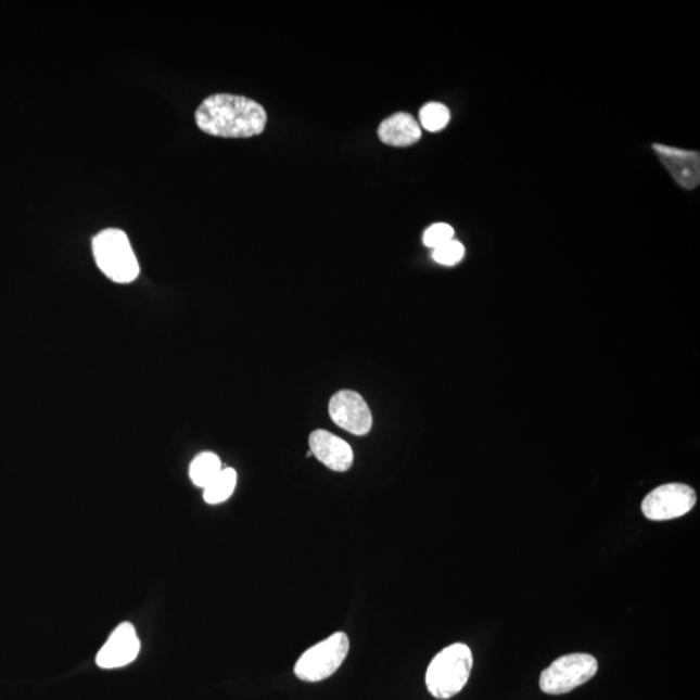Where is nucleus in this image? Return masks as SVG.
Instances as JSON below:
<instances>
[{
    "instance_id": "f257e3e1",
    "label": "nucleus",
    "mask_w": 700,
    "mask_h": 700,
    "mask_svg": "<svg viewBox=\"0 0 700 700\" xmlns=\"http://www.w3.org/2000/svg\"><path fill=\"white\" fill-rule=\"evenodd\" d=\"M199 129L222 138H251L265 130L268 115L255 100L217 93L206 98L195 113Z\"/></svg>"
},
{
    "instance_id": "f03ea898",
    "label": "nucleus",
    "mask_w": 700,
    "mask_h": 700,
    "mask_svg": "<svg viewBox=\"0 0 700 700\" xmlns=\"http://www.w3.org/2000/svg\"><path fill=\"white\" fill-rule=\"evenodd\" d=\"M472 652L464 644L440 651L427 670V689L437 699H449L461 692L472 670Z\"/></svg>"
},
{
    "instance_id": "7ed1b4c3",
    "label": "nucleus",
    "mask_w": 700,
    "mask_h": 700,
    "mask_svg": "<svg viewBox=\"0 0 700 700\" xmlns=\"http://www.w3.org/2000/svg\"><path fill=\"white\" fill-rule=\"evenodd\" d=\"M98 268L113 282L131 283L139 276V263L128 236L118 229H106L92 240Z\"/></svg>"
},
{
    "instance_id": "20e7f679",
    "label": "nucleus",
    "mask_w": 700,
    "mask_h": 700,
    "mask_svg": "<svg viewBox=\"0 0 700 700\" xmlns=\"http://www.w3.org/2000/svg\"><path fill=\"white\" fill-rule=\"evenodd\" d=\"M348 651V636L338 632L303 653L295 665V675L305 683H321L342 666Z\"/></svg>"
},
{
    "instance_id": "39448f33",
    "label": "nucleus",
    "mask_w": 700,
    "mask_h": 700,
    "mask_svg": "<svg viewBox=\"0 0 700 700\" xmlns=\"http://www.w3.org/2000/svg\"><path fill=\"white\" fill-rule=\"evenodd\" d=\"M598 662L589 653H571L556 660L543 672L539 688L546 695H565L596 676Z\"/></svg>"
},
{
    "instance_id": "423d86ee",
    "label": "nucleus",
    "mask_w": 700,
    "mask_h": 700,
    "mask_svg": "<svg viewBox=\"0 0 700 700\" xmlns=\"http://www.w3.org/2000/svg\"><path fill=\"white\" fill-rule=\"evenodd\" d=\"M697 504L696 492L685 484H665L653 489L644 499L642 512L653 522L676 519L685 516Z\"/></svg>"
},
{
    "instance_id": "0eeeda50",
    "label": "nucleus",
    "mask_w": 700,
    "mask_h": 700,
    "mask_svg": "<svg viewBox=\"0 0 700 700\" xmlns=\"http://www.w3.org/2000/svg\"><path fill=\"white\" fill-rule=\"evenodd\" d=\"M333 422L352 435H368L372 427L371 410L364 397L355 391H340L329 405Z\"/></svg>"
},
{
    "instance_id": "6e6552de",
    "label": "nucleus",
    "mask_w": 700,
    "mask_h": 700,
    "mask_svg": "<svg viewBox=\"0 0 700 700\" xmlns=\"http://www.w3.org/2000/svg\"><path fill=\"white\" fill-rule=\"evenodd\" d=\"M139 651L140 641L135 625L123 623L112 632L109 641L98 652L97 664L104 670L122 669L135 662Z\"/></svg>"
},
{
    "instance_id": "1a4fd4ad",
    "label": "nucleus",
    "mask_w": 700,
    "mask_h": 700,
    "mask_svg": "<svg viewBox=\"0 0 700 700\" xmlns=\"http://www.w3.org/2000/svg\"><path fill=\"white\" fill-rule=\"evenodd\" d=\"M653 151L679 186L686 190L697 189L700 182L699 152L673 149L664 144H653Z\"/></svg>"
},
{
    "instance_id": "9d476101",
    "label": "nucleus",
    "mask_w": 700,
    "mask_h": 700,
    "mask_svg": "<svg viewBox=\"0 0 700 700\" xmlns=\"http://www.w3.org/2000/svg\"><path fill=\"white\" fill-rule=\"evenodd\" d=\"M311 455L330 470L336 472L348 471L353 464V450L351 445L331 432L317 430L309 437Z\"/></svg>"
},
{
    "instance_id": "9b49d317",
    "label": "nucleus",
    "mask_w": 700,
    "mask_h": 700,
    "mask_svg": "<svg viewBox=\"0 0 700 700\" xmlns=\"http://www.w3.org/2000/svg\"><path fill=\"white\" fill-rule=\"evenodd\" d=\"M378 136L383 143L393 147H409L422 137L417 119L409 113L399 112L379 126Z\"/></svg>"
},
{
    "instance_id": "f8f14e48",
    "label": "nucleus",
    "mask_w": 700,
    "mask_h": 700,
    "mask_svg": "<svg viewBox=\"0 0 700 700\" xmlns=\"http://www.w3.org/2000/svg\"><path fill=\"white\" fill-rule=\"evenodd\" d=\"M222 470L221 459L215 453L205 451L191 462L190 479L199 488L204 489Z\"/></svg>"
},
{
    "instance_id": "ddd939ff",
    "label": "nucleus",
    "mask_w": 700,
    "mask_h": 700,
    "mask_svg": "<svg viewBox=\"0 0 700 700\" xmlns=\"http://www.w3.org/2000/svg\"><path fill=\"white\" fill-rule=\"evenodd\" d=\"M238 475L233 469H224L213 482L204 488V499L206 504L218 505L232 496L237 488Z\"/></svg>"
},
{
    "instance_id": "4468645a",
    "label": "nucleus",
    "mask_w": 700,
    "mask_h": 700,
    "mask_svg": "<svg viewBox=\"0 0 700 700\" xmlns=\"http://www.w3.org/2000/svg\"><path fill=\"white\" fill-rule=\"evenodd\" d=\"M419 119L425 130L436 132L449 124L450 113L442 103H429L420 110Z\"/></svg>"
},
{
    "instance_id": "2eb2a0df",
    "label": "nucleus",
    "mask_w": 700,
    "mask_h": 700,
    "mask_svg": "<svg viewBox=\"0 0 700 700\" xmlns=\"http://www.w3.org/2000/svg\"><path fill=\"white\" fill-rule=\"evenodd\" d=\"M464 256V246L462 243L453 239L450 242L437 246L433 250L432 257L437 264L453 266L461 262Z\"/></svg>"
},
{
    "instance_id": "dca6fc26",
    "label": "nucleus",
    "mask_w": 700,
    "mask_h": 700,
    "mask_svg": "<svg viewBox=\"0 0 700 700\" xmlns=\"http://www.w3.org/2000/svg\"><path fill=\"white\" fill-rule=\"evenodd\" d=\"M455 237V229L448 224H435L427 229L423 236V243L430 249H437V246L450 242Z\"/></svg>"
}]
</instances>
